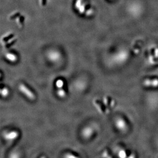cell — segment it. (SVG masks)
Instances as JSON below:
<instances>
[{"mask_svg":"<svg viewBox=\"0 0 158 158\" xmlns=\"http://www.w3.org/2000/svg\"><path fill=\"white\" fill-rule=\"evenodd\" d=\"M126 156L124 150H120L118 153V156L120 158H125Z\"/></svg>","mask_w":158,"mask_h":158,"instance_id":"7c38bea8","label":"cell"},{"mask_svg":"<svg viewBox=\"0 0 158 158\" xmlns=\"http://www.w3.org/2000/svg\"><path fill=\"white\" fill-rule=\"evenodd\" d=\"M94 133V130L92 126H86L82 130V136L85 139H90L92 136H93Z\"/></svg>","mask_w":158,"mask_h":158,"instance_id":"277c9868","label":"cell"},{"mask_svg":"<svg viewBox=\"0 0 158 158\" xmlns=\"http://www.w3.org/2000/svg\"><path fill=\"white\" fill-rule=\"evenodd\" d=\"M9 158H21V155L18 152H13L10 153Z\"/></svg>","mask_w":158,"mask_h":158,"instance_id":"30bf717a","label":"cell"},{"mask_svg":"<svg viewBox=\"0 0 158 158\" xmlns=\"http://www.w3.org/2000/svg\"><path fill=\"white\" fill-rule=\"evenodd\" d=\"M64 82L63 80L61 79H58L56 80V83H55V86L56 88H58V89H62L64 86Z\"/></svg>","mask_w":158,"mask_h":158,"instance_id":"9c48e42d","label":"cell"},{"mask_svg":"<svg viewBox=\"0 0 158 158\" xmlns=\"http://www.w3.org/2000/svg\"><path fill=\"white\" fill-rule=\"evenodd\" d=\"M115 125L116 128L120 131H123L126 128V123L125 120L122 118L117 119L115 121Z\"/></svg>","mask_w":158,"mask_h":158,"instance_id":"5b68a950","label":"cell"},{"mask_svg":"<svg viewBox=\"0 0 158 158\" xmlns=\"http://www.w3.org/2000/svg\"><path fill=\"white\" fill-rule=\"evenodd\" d=\"M56 94H57V95L61 98H64L67 95L66 92L62 88L58 89V91L56 92Z\"/></svg>","mask_w":158,"mask_h":158,"instance_id":"52a82bcc","label":"cell"},{"mask_svg":"<svg viewBox=\"0 0 158 158\" xmlns=\"http://www.w3.org/2000/svg\"><path fill=\"white\" fill-rule=\"evenodd\" d=\"M64 158H80L76 155H74L72 153H65L64 156Z\"/></svg>","mask_w":158,"mask_h":158,"instance_id":"8fae6325","label":"cell"},{"mask_svg":"<svg viewBox=\"0 0 158 158\" xmlns=\"http://www.w3.org/2000/svg\"><path fill=\"white\" fill-rule=\"evenodd\" d=\"M9 94V90L6 87H4L1 89V95L4 98H6Z\"/></svg>","mask_w":158,"mask_h":158,"instance_id":"ba28073f","label":"cell"},{"mask_svg":"<svg viewBox=\"0 0 158 158\" xmlns=\"http://www.w3.org/2000/svg\"><path fill=\"white\" fill-rule=\"evenodd\" d=\"M47 58L49 61L52 62H58L61 59V54L58 51L56 50H52L51 51H49L47 54Z\"/></svg>","mask_w":158,"mask_h":158,"instance_id":"3957f363","label":"cell"},{"mask_svg":"<svg viewBox=\"0 0 158 158\" xmlns=\"http://www.w3.org/2000/svg\"><path fill=\"white\" fill-rule=\"evenodd\" d=\"M18 89L21 93L27 98L28 99H30L31 100H33L35 99V95L33 92H32L29 88H27L23 83L19 84L18 86Z\"/></svg>","mask_w":158,"mask_h":158,"instance_id":"6da1fadb","label":"cell"},{"mask_svg":"<svg viewBox=\"0 0 158 158\" xmlns=\"http://www.w3.org/2000/svg\"><path fill=\"white\" fill-rule=\"evenodd\" d=\"M6 58L9 61L12 62H16L17 60L16 56L13 54H12V53H7L6 55Z\"/></svg>","mask_w":158,"mask_h":158,"instance_id":"8992f818","label":"cell"},{"mask_svg":"<svg viewBox=\"0 0 158 158\" xmlns=\"http://www.w3.org/2000/svg\"><path fill=\"white\" fill-rule=\"evenodd\" d=\"M4 139L8 141H13L16 140L19 136V133L18 131H9L6 132L4 133L3 135Z\"/></svg>","mask_w":158,"mask_h":158,"instance_id":"7a4b0ae2","label":"cell"},{"mask_svg":"<svg viewBox=\"0 0 158 158\" xmlns=\"http://www.w3.org/2000/svg\"><path fill=\"white\" fill-rule=\"evenodd\" d=\"M40 158H47L45 156H42Z\"/></svg>","mask_w":158,"mask_h":158,"instance_id":"4fadbf2b","label":"cell"}]
</instances>
